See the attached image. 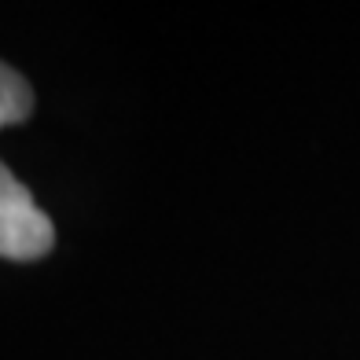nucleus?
<instances>
[{
  "label": "nucleus",
  "mask_w": 360,
  "mask_h": 360,
  "mask_svg": "<svg viewBox=\"0 0 360 360\" xmlns=\"http://www.w3.org/2000/svg\"><path fill=\"white\" fill-rule=\"evenodd\" d=\"M56 232L30 188L0 162V257L37 261L52 250Z\"/></svg>",
  "instance_id": "obj_1"
},
{
  "label": "nucleus",
  "mask_w": 360,
  "mask_h": 360,
  "mask_svg": "<svg viewBox=\"0 0 360 360\" xmlns=\"http://www.w3.org/2000/svg\"><path fill=\"white\" fill-rule=\"evenodd\" d=\"M30 110H34V92H30V85L22 81V74H15L11 67L0 63V129L26 122Z\"/></svg>",
  "instance_id": "obj_2"
}]
</instances>
